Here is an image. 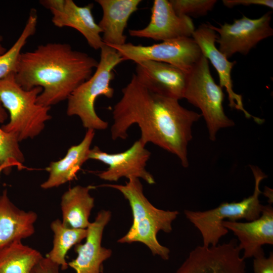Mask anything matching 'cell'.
<instances>
[{
  "label": "cell",
  "instance_id": "cell-6",
  "mask_svg": "<svg viewBox=\"0 0 273 273\" xmlns=\"http://www.w3.org/2000/svg\"><path fill=\"white\" fill-rule=\"evenodd\" d=\"M255 179L253 194L240 202H223L215 208L203 211L185 210L187 219L200 231L203 239V246L208 247L218 244L221 238L229 230L222 225L226 219L236 221L241 219L248 221L258 218L263 209L259 200L262 194L260 184L265 175L258 167L250 165Z\"/></svg>",
  "mask_w": 273,
  "mask_h": 273
},
{
  "label": "cell",
  "instance_id": "cell-5",
  "mask_svg": "<svg viewBox=\"0 0 273 273\" xmlns=\"http://www.w3.org/2000/svg\"><path fill=\"white\" fill-rule=\"evenodd\" d=\"M100 59L90 77L77 87L68 98L66 113L78 116L87 129L105 130L108 123L96 113L95 103L98 97H113L114 90L110 82L114 79V68L124 61L113 48L104 44L100 49Z\"/></svg>",
  "mask_w": 273,
  "mask_h": 273
},
{
  "label": "cell",
  "instance_id": "cell-23",
  "mask_svg": "<svg viewBox=\"0 0 273 273\" xmlns=\"http://www.w3.org/2000/svg\"><path fill=\"white\" fill-rule=\"evenodd\" d=\"M51 228L54 233L53 246L46 257L65 270L68 267L66 255L71 248L85 239L87 230L66 227L59 219L51 223Z\"/></svg>",
  "mask_w": 273,
  "mask_h": 273
},
{
  "label": "cell",
  "instance_id": "cell-17",
  "mask_svg": "<svg viewBox=\"0 0 273 273\" xmlns=\"http://www.w3.org/2000/svg\"><path fill=\"white\" fill-rule=\"evenodd\" d=\"M222 225L238 238V247L244 250V259L264 253L262 246L273 244V208L270 204L264 206L260 216L253 220H224Z\"/></svg>",
  "mask_w": 273,
  "mask_h": 273
},
{
  "label": "cell",
  "instance_id": "cell-20",
  "mask_svg": "<svg viewBox=\"0 0 273 273\" xmlns=\"http://www.w3.org/2000/svg\"><path fill=\"white\" fill-rule=\"evenodd\" d=\"M95 134L94 130L87 129L80 143L70 147L62 159L50 163L46 168L49 173V177L41 184L42 189L58 187L76 177L81 166L88 160V153Z\"/></svg>",
  "mask_w": 273,
  "mask_h": 273
},
{
  "label": "cell",
  "instance_id": "cell-2",
  "mask_svg": "<svg viewBox=\"0 0 273 273\" xmlns=\"http://www.w3.org/2000/svg\"><path fill=\"white\" fill-rule=\"evenodd\" d=\"M99 62L67 43L48 42L20 54L15 79L26 90L40 87L37 103L50 107L67 100L89 79Z\"/></svg>",
  "mask_w": 273,
  "mask_h": 273
},
{
  "label": "cell",
  "instance_id": "cell-14",
  "mask_svg": "<svg viewBox=\"0 0 273 273\" xmlns=\"http://www.w3.org/2000/svg\"><path fill=\"white\" fill-rule=\"evenodd\" d=\"M192 37L199 46L202 55L209 60L216 70L219 79V86L224 87L228 93L229 106L242 111L247 118H253L257 123L263 122V119L253 116L244 107L242 97L236 93L233 88L231 73L236 62H231L215 46L218 37L216 32L209 23L203 24L195 29Z\"/></svg>",
  "mask_w": 273,
  "mask_h": 273
},
{
  "label": "cell",
  "instance_id": "cell-4",
  "mask_svg": "<svg viewBox=\"0 0 273 273\" xmlns=\"http://www.w3.org/2000/svg\"><path fill=\"white\" fill-rule=\"evenodd\" d=\"M42 89L26 90L17 82L15 73L0 80V101L10 114V120L2 126L6 132L15 134L19 142L38 136L46 123L51 119L50 107L37 103Z\"/></svg>",
  "mask_w": 273,
  "mask_h": 273
},
{
  "label": "cell",
  "instance_id": "cell-30",
  "mask_svg": "<svg viewBox=\"0 0 273 273\" xmlns=\"http://www.w3.org/2000/svg\"><path fill=\"white\" fill-rule=\"evenodd\" d=\"M3 38L2 35H0V55L4 54L6 50L3 45Z\"/></svg>",
  "mask_w": 273,
  "mask_h": 273
},
{
  "label": "cell",
  "instance_id": "cell-13",
  "mask_svg": "<svg viewBox=\"0 0 273 273\" xmlns=\"http://www.w3.org/2000/svg\"><path fill=\"white\" fill-rule=\"evenodd\" d=\"M195 30L192 19L177 15L169 1L155 0L149 24L144 28L128 32L133 37L163 41L192 37Z\"/></svg>",
  "mask_w": 273,
  "mask_h": 273
},
{
  "label": "cell",
  "instance_id": "cell-24",
  "mask_svg": "<svg viewBox=\"0 0 273 273\" xmlns=\"http://www.w3.org/2000/svg\"><path fill=\"white\" fill-rule=\"evenodd\" d=\"M37 23L36 11L31 10L19 37L9 50L0 55V80L11 73H15L22 49L28 38L35 34Z\"/></svg>",
  "mask_w": 273,
  "mask_h": 273
},
{
  "label": "cell",
  "instance_id": "cell-26",
  "mask_svg": "<svg viewBox=\"0 0 273 273\" xmlns=\"http://www.w3.org/2000/svg\"><path fill=\"white\" fill-rule=\"evenodd\" d=\"M175 12L179 16L197 17L206 15L217 3L216 0H170Z\"/></svg>",
  "mask_w": 273,
  "mask_h": 273
},
{
  "label": "cell",
  "instance_id": "cell-29",
  "mask_svg": "<svg viewBox=\"0 0 273 273\" xmlns=\"http://www.w3.org/2000/svg\"><path fill=\"white\" fill-rule=\"evenodd\" d=\"M59 267L47 257H43L34 267L32 273H59Z\"/></svg>",
  "mask_w": 273,
  "mask_h": 273
},
{
  "label": "cell",
  "instance_id": "cell-28",
  "mask_svg": "<svg viewBox=\"0 0 273 273\" xmlns=\"http://www.w3.org/2000/svg\"><path fill=\"white\" fill-rule=\"evenodd\" d=\"M222 2L224 6L229 8L240 5L244 6L259 5L271 9L273 8L272 0H223Z\"/></svg>",
  "mask_w": 273,
  "mask_h": 273
},
{
  "label": "cell",
  "instance_id": "cell-1",
  "mask_svg": "<svg viewBox=\"0 0 273 273\" xmlns=\"http://www.w3.org/2000/svg\"><path fill=\"white\" fill-rule=\"evenodd\" d=\"M122 94L112 111L111 138L125 140L129 127L136 124L141 130L139 140L144 145L151 143L177 156L183 167H188L192 127L201 115L183 107L177 100L152 91L134 73Z\"/></svg>",
  "mask_w": 273,
  "mask_h": 273
},
{
  "label": "cell",
  "instance_id": "cell-9",
  "mask_svg": "<svg viewBox=\"0 0 273 273\" xmlns=\"http://www.w3.org/2000/svg\"><path fill=\"white\" fill-rule=\"evenodd\" d=\"M272 12L268 11L256 19L244 15L234 19L232 24L224 23L217 27H210L219 34L216 42L218 50L228 59L236 53L247 55L261 40L273 35L270 26Z\"/></svg>",
  "mask_w": 273,
  "mask_h": 273
},
{
  "label": "cell",
  "instance_id": "cell-12",
  "mask_svg": "<svg viewBox=\"0 0 273 273\" xmlns=\"http://www.w3.org/2000/svg\"><path fill=\"white\" fill-rule=\"evenodd\" d=\"M40 3L52 13V21L55 26L75 29L96 50H100L104 44L102 30L93 15V3L84 6L77 5L72 0H43Z\"/></svg>",
  "mask_w": 273,
  "mask_h": 273
},
{
  "label": "cell",
  "instance_id": "cell-21",
  "mask_svg": "<svg viewBox=\"0 0 273 273\" xmlns=\"http://www.w3.org/2000/svg\"><path fill=\"white\" fill-rule=\"evenodd\" d=\"M93 186L77 185L64 193L61 201L62 222L67 228L86 229L94 207V198L89 194Z\"/></svg>",
  "mask_w": 273,
  "mask_h": 273
},
{
  "label": "cell",
  "instance_id": "cell-31",
  "mask_svg": "<svg viewBox=\"0 0 273 273\" xmlns=\"http://www.w3.org/2000/svg\"><path fill=\"white\" fill-rule=\"evenodd\" d=\"M9 168H11V167L7 164H3L0 165V175L3 171L6 170Z\"/></svg>",
  "mask_w": 273,
  "mask_h": 273
},
{
  "label": "cell",
  "instance_id": "cell-18",
  "mask_svg": "<svg viewBox=\"0 0 273 273\" xmlns=\"http://www.w3.org/2000/svg\"><path fill=\"white\" fill-rule=\"evenodd\" d=\"M103 16L98 25L104 43L122 46L126 43L124 31L130 16L138 10L141 0H97Z\"/></svg>",
  "mask_w": 273,
  "mask_h": 273
},
{
  "label": "cell",
  "instance_id": "cell-10",
  "mask_svg": "<svg viewBox=\"0 0 273 273\" xmlns=\"http://www.w3.org/2000/svg\"><path fill=\"white\" fill-rule=\"evenodd\" d=\"M150 156L146 145L138 140L126 150L117 153H108L95 146L89 150L88 160L99 161L108 165L106 170L97 174L102 179L117 181L122 177H133L153 185L155 179L146 168Z\"/></svg>",
  "mask_w": 273,
  "mask_h": 273
},
{
  "label": "cell",
  "instance_id": "cell-25",
  "mask_svg": "<svg viewBox=\"0 0 273 273\" xmlns=\"http://www.w3.org/2000/svg\"><path fill=\"white\" fill-rule=\"evenodd\" d=\"M8 118L6 110L0 101V124ZM24 155L19 146L17 136L5 132L0 126V165L7 164L11 168L16 166L19 169L24 168Z\"/></svg>",
  "mask_w": 273,
  "mask_h": 273
},
{
  "label": "cell",
  "instance_id": "cell-7",
  "mask_svg": "<svg viewBox=\"0 0 273 273\" xmlns=\"http://www.w3.org/2000/svg\"><path fill=\"white\" fill-rule=\"evenodd\" d=\"M208 63L202 55L188 73L184 99L200 110L209 139L214 141L219 129L233 126L235 123L224 113V95L222 88L214 80Z\"/></svg>",
  "mask_w": 273,
  "mask_h": 273
},
{
  "label": "cell",
  "instance_id": "cell-8",
  "mask_svg": "<svg viewBox=\"0 0 273 273\" xmlns=\"http://www.w3.org/2000/svg\"><path fill=\"white\" fill-rule=\"evenodd\" d=\"M124 61L135 63L143 60L164 62L189 73L202 56L201 50L192 37H183L163 41L151 46L126 43L122 46H110Z\"/></svg>",
  "mask_w": 273,
  "mask_h": 273
},
{
  "label": "cell",
  "instance_id": "cell-15",
  "mask_svg": "<svg viewBox=\"0 0 273 273\" xmlns=\"http://www.w3.org/2000/svg\"><path fill=\"white\" fill-rule=\"evenodd\" d=\"M108 210L99 211L94 220L86 229L87 235L83 244L75 245L76 258L68 263L76 273H100L103 262L112 255V250L102 247L103 233L111 219Z\"/></svg>",
  "mask_w": 273,
  "mask_h": 273
},
{
  "label": "cell",
  "instance_id": "cell-3",
  "mask_svg": "<svg viewBox=\"0 0 273 273\" xmlns=\"http://www.w3.org/2000/svg\"><path fill=\"white\" fill-rule=\"evenodd\" d=\"M128 179L125 185H103L121 193L128 200L131 209L132 224L126 234L117 242L120 243H142L150 249L153 255H158L163 260L169 259L170 250L159 243L157 235L160 231L170 233L172 229V222L179 212L176 210L157 208L144 195L140 179L132 177Z\"/></svg>",
  "mask_w": 273,
  "mask_h": 273
},
{
  "label": "cell",
  "instance_id": "cell-27",
  "mask_svg": "<svg viewBox=\"0 0 273 273\" xmlns=\"http://www.w3.org/2000/svg\"><path fill=\"white\" fill-rule=\"evenodd\" d=\"M253 268V273H273L272 252H270L268 257L265 256L264 253L254 257Z\"/></svg>",
  "mask_w": 273,
  "mask_h": 273
},
{
  "label": "cell",
  "instance_id": "cell-11",
  "mask_svg": "<svg viewBox=\"0 0 273 273\" xmlns=\"http://www.w3.org/2000/svg\"><path fill=\"white\" fill-rule=\"evenodd\" d=\"M241 251L234 239L216 246H197L175 273H245Z\"/></svg>",
  "mask_w": 273,
  "mask_h": 273
},
{
  "label": "cell",
  "instance_id": "cell-16",
  "mask_svg": "<svg viewBox=\"0 0 273 273\" xmlns=\"http://www.w3.org/2000/svg\"><path fill=\"white\" fill-rule=\"evenodd\" d=\"M135 64L134 74L149 89L178 101L184 99L188 73L164 62L143 60Z\"/></svg>",
  "mask_w": 273,
  "mask_h": 273
},
{
  "label": "cell",
  "instance_id": "cell-22",
  "mask_svg": "<svg viewBox=\"0 0 273 273\" xmlns=\"http://www.w3.org/2000/svg\"><path fill=\"white\" fill-rule=\"evenodd\" d=\"M42 257L37 250L15 241L0 251V273H32Z\"/></svg>",
  "mask_w": 273,
  "mask_h": 273
},
{
  "label": "cell",
  "instance_id": "cell-19",
  "mask_svg": "<svg viewBox=\"0 0 273 273\" xmlns=\"http://www.w3.org/2000/svg\"><path fill=\"white\" fill-rule=\"evenodd\" d=\"M37 215L16 207L10 200L7 190L0 195V251L17 241H22L35 232Z\"/></svg>",
  "mask_w": 273,
  "mask_h": 273
}]
</instances>
